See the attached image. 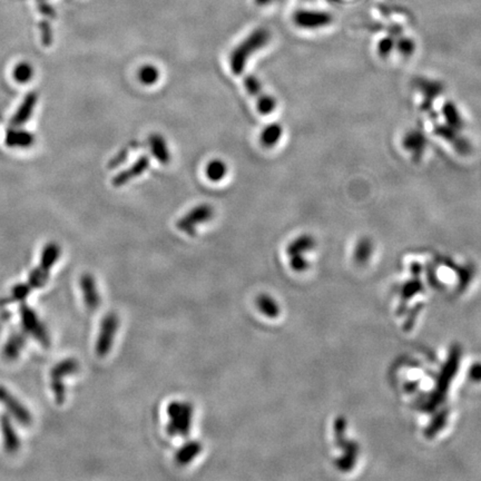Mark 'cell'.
Masks as SVG:
<instances>
[{"mask_svg":"<svg viewBox=\"0 0 481 481\" xmlns=\"http://www.w3.org/2000/svg\"><path fill=\"white\" fill-rule=\"evenodd\" d=\"M270 38L271 35L269 30L258 28L232 51L230 66L234 75L239 76L244 73L249 58L256 51L263 49L269 44Z\"/></svg>","mask_w":481,"mask_h":481,"instance_id":"cell-1","label":"cell"},{"mask_svg":"<svg viewBox=\"0 0 481 481\" xmlns=\"http://www.w3.org/2000/svg\"><path fill=\"white\" fill-rule=\"evenodd\" d=\"M78 371H79V363L76 359H66V360L60 361L51 369V389L54 391L57 404H64L65 387L62 380L65 376H72V374H77Z\"/></svg>","mask_w":481,"mask_h":481,"instance_id":"cell-2","label":"cell"},{"mask_svg":"<svg viewBox=\"0 0 481 481\" xmlns=\"http://www.w3.org/2000/svg\"><path fill=\"white\" fill-rule=\"evenodd\" d=\"M213 216L214 210L210 204L197 205L178 220V228L188 235H194L197 226L209 222Z\"/></svg>","mask_w":481,"mask_h":481,"instance_id":"cell-3","label":"cell"},{"mask_svg":"<svg viewBox=\"0 0 481 481\" xmlns=\"http://www.w3.org/2000/svg\"><path fill=\"white\" fill-rule=\"evenodd\" d=\"M20 317H22V327H24L26 334H29L30 336H34L39 343L43 344L45 347H49L51 338L47 334L46 328L38 319L35 312L32 311L28 305L22 303L20 305Z\"/></svg>","mask_w":481,"mask_h":481,"instance_id":"cell-4","label":"cell"},{"mask_svg":"<svg viewBox=\"0 0 481 481\" xmlns=\"http://www.w3.org/2000/svg\"><path fill=\"white\" fill-rule=\"evenodd\" d=\"M117 329H119V317L117 315L110 313L103 319L100 336H98L96 342L97 355L105 357L110 353Z\"/></svg>","mask_w":481,"mask_h":481,"instance_id":"cell-5","label":"cell"},{"mask_svg":"<svg viewBox=\"0 0 481 481\" xmlns=\"http://www.w3.org/2000/svg\"><path fill=\"white\" fill-rule=\"evenodd\" d=\"M294 24L303 29H319L332 22V16L324 11L301 9L294 13Z\"/></svg>","mask_w":481,"mask_h":481,"instance_id":"cell-6","label":"cell"},{"mask_svg":"<svg viewBox=\"0 0 481 481\" xmlns=\"http://www.w3.org/2000/svg\"><path fill=\"white\" fill-rule=\"evenodd\" d=\"M0 402L22 425L29 426L32 423V414L27 409L25 408L15 397L11 395V393H8V390H6L4 387H0Z\"/></svg>","mask_w":481,"mask_h":481,"instance_id":"cell-7","label":"cell"},{"mask_svg":"<svg viewBox=\"0 0 481 481\" xmlns=\"http://www.w3.org/2000/svg\"><path fill=\"white\" fill-rule=\"evenodd\" d=\"M148 167H150V159L145 155L140 156V159L135 162L132 166L127 169L126 171L119 173V175H116L113 180L114 185L117 186V187L125 185V184L129 183V180H134V178L144 174Z\"/></svg>","mask_w":481,"mask_h":481,"instance_id":"cell-8","label":"cell"},{"mask_svg":"<svg viewBox=\"0 0 481 481\" xmlns=\"http://www.w3.org/2000/svg\"><path fill=\"white\" fill-rule=\"evenodd\" d=\"M5 143L11 148H29L35 144V136L26 129L13 126L6 133Z\"/></svg>","mask_w":481,"mask_h":481,"instance_id":"cell-9","label":"cell"},{"mask_svg":"<svg viewBox=\"0 0 481 481\" xmlns=\"http://www.w3.org/2000/svg\"><path fill=\"white\" fill-rule=\"evenodd\" d=\"M81 288L83 290L84 301L86 307L92 311L98 309L100 305V292L97 291L96 282L92 275H83L81 277Z\"/></svg>","mask_w":481,"mask_h":481,"instance_id":"cell-10","label":"cell"},{"mask_svg":"<svg viewBox=\"0 0 481 481\" xmlns=\"http://www.w3.org/2000/svg\"><path fill=\"white\" fill-rule=\"evenodd\" d=\"M37 102L38 95L36 93H29V94L26 95L25 100H22V104L11 119V126L20 127L25 123H27L32 119Z\"/></svg>","mask_w":481,"mask_h":481,"instance_id":"cell-11","label":"cell"},{"mask_svg":"<svg viewBox=\"0 0 481 481\" xmlns=\"http://www.w3.org/2000/svg\"><path fill=\"white\" fill-rule=\"evenodd\" d=\"M26 342H27L26 331H19V332L11 334L6 342L5 347H4L3 357L7 361L17 360L24 350Z\"/></svg>","mask_w":481,"mask_h":481,"instance_id":"cell-12","label":"cell"},{"mask_svg":"<svg viewBox=\"0 0 481 481\" xmlns=\"http://www.w3.org/2000/svg\"><path fill=\"white\" fill-rule=\"evenodd\" d=\"M313 245H315L313 239L309 237V235H302V237H298L296 241L291 243L290 246H289V254L292 256V261H294V265L296 268L304 266L305 261L300 256H301L302 253L311 250L313 248Z\"/></svg>","mask_w":481,"mask_h":481,"instance_id":"cell-13","label":"cell"},{"mask_svg":"<svg viewBox=\"0 0 481 481\" xmlns=\"http://www.w3.org/2000/svg\"><path fill=\"white\" fill-rule=\"evenodd\" d=\"M0 425H1V431H3L6 452L8 454H15L20 448V441H19L18 435L13 427L11 418L4 414L0 419Z\"/></svg>","mask_w":481,"mask_h":481,"instance_id":"cell-14","label":"cell"},{"mask_svg":"<svg viewBox=\"0 0 481 481\" xmlns=\"http://www.w3.org/2000/svg\"><path fill=\"white\" fill-rule=\"evenodd\" d=\"M148 145L152 154L161 164H169L171 162V153L166 140L159 134H152L148 138Z\"/></svg>","mask_w":481,"mask_h":481,"instance_id":"cell-15","label":"cell"},{"mask_svg":"<svg viewBox=\"0 0 481 481\" xmlns=\"http://www.w3.org/2000/svg\"><path fill=\"white\" fill-rule=\"evenodd\" d=\"M283 129L279 123H272L262 131L260 140L266 148L275 147L282 138Z\"/></svg>","mask_w":481,"mask_h":481,"instance_id":"cell-16","label":"cell"},{"mask_svg":"<svg viewBox=\"0 0 481 481\" xmlns=\"http://www.w3.org/2000/svg\"><path fill=\"white\" fill-rule=\"evenodd\" d=\"M60 256V245L57 243H48L41 252V266L49 271L58 261Z\"/></svg>","mask_w":481,"mask_h":481,"instance_id":"cell-17","label":"cell"},{"mask_svg":"<svg viewBox=\"0 0 481 481\" xmlns=\"http://www.w3.org/2000/svg\"><path fill=\"white\" fill-rule=\"evenodd\" d=\"M228 174V166L220 159H213L206 166V175L212 182H220Z\"/></svg>","mask_w":481,"mask_h":481,"instance_id":"cell-18","label":"cell"},{"mask_svg":"<svg viewBox=\"0 0 481 481\" xmlns=\"http://www.w3.org/2000/svg\"><path fill=\"white\" fill-rule=\"evenodd\" d=\"M159 75L161 74H159V68L155 67L154 65H145L138 72V79L143 85L152 86L159 81Z\"/></svg>","mask_w":481,"mask_h":481,"instance_id":"cell-19","label":"cell"},{"mask_svg":"<svg viewBox=\"0 0 481 481\" xmlns=\"http://www.w3.org/2000/svg\"><path fill=\"white\" fill-rule=\"evenodd\" d=\"M15 81L19 84L29 83L30 79L34 77V67L29 62H19L15 66L14 72H13Z\"/></svg>","mask_w":481,"mask_h":481,"instance_id":"cell-20","label":"cell"},{"mask_svg":"<svg viewBox=\"0 0 481 481\" xmlns=\"http://www.w3.org/2000/svg\"><path fill=\"white\" fill-rule=\"evenodd\" d=\"M49 271L44 269L43 266H38L35 270H32L28 279V284L32 289H39L46 284L48 279Z\"/></svg>","mask_w":481,"mask_h":481,"instance_id":"cell-21","label":"cell"},{"mask_svg":"<svg viewBox=\"0 0 481 481\" xmlns=\"http://www.w3.org/2000/svg\"><path fill=\"white\" fill-rule=\"evenodd\" d=\"M244 87L246 92L254 97L256 100H260L261 97L265 95L263 92V87H262L261 81H258L256 76L248 75L244 77Z\"/></svg>","mask_w":481,"mask_h":481,"instance_id":"cell-22","label":"cell"},{"mask_svg":"<svg viewBox=\"0 0 481 481\" xmlns=\"http://www.w3.org/2000/svg\"><path fill=\"white\" fill-rule=\"evenodd\" d=\"M277 103L275 97L269 94H265L260 100H256L258 110L260 113L263 114V115H268V114L275 112V108H277Z\"/></svg>","mask_w":481,"mask_h":481,"instance_id":"cell-23","label":"cell"},{"mask_svg":"<svg viewBox=\"0 0 481 481\" xmlns=\"http://www.w3.org/2000/svg\"><path fill=\"white\" fill-rule=\"evenodd\" d=\"M30 290H32V288H30L28 283H26V284L16 285V286L13 289V291H11V298L5 300V302L9 303V302L14 301H24L25 298H27L28 294H29Z\"/></svg>","mask_w":481,"mask_h":481,"instance_id":"cell-24","label":"cell"},{"mask_svg":"<svg viewBox=\"0 0 481 481\" xmlns=\"http://www.w3.org/2000/svg\"><path fill=\"white\" fill-rule=\"evenodd\" d=\"M254 1H256V5L265 6L270 5V4L273 3L275 0H254Z\"/></svg>","mask_w":481,"mask_h":481,"instance_id":"cell-25","label":"cell"},{"mask_svg":"<svg viewBox=\"0 0 481 481\" xmlns=\"http://www.w3.org/2000/svg\"><path fill=\"white\" fill-rule=\"evenodd\" d=\"M329 1H332V3H339L340 0H329Z\"/></svg>","mask_w":481,"mask_h":481,"instance_id":"cell-26","label":"cell"},{"mask_svg":"<svg viewBox=\"0 0 481 481\" xmlns=\"http://www.w3.org/2000/svg\"><path fill=\"white\" fill-rule=\"evenodd\" d=\"M275 1H279V0H275Z\"/></svg>","mask_w":481,"mask_h":481,"instance_id":"cell-27","label":"cell"}]
</instances>
